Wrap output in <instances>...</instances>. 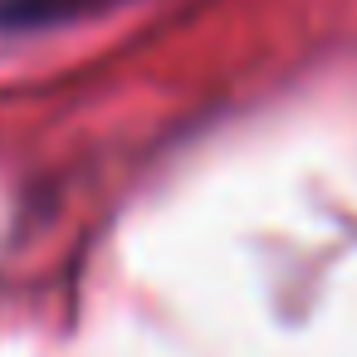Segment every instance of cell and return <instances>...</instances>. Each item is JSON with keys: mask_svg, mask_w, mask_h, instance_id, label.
I'll return each mask as SVG.
<instances>
[{"mask_svg": "<svg viewBox=\"0 0 357 357\" xmlns=\"http://www.w3.org/2000/svg\"><path fill=\"white\" fill-rule=\"evenodd\" d=\"M113 0H0V30H50L108 10Z\"/></svg>", "mask_w": 357, "mask_h": 357, "instance_id": "cell-1", "label": "cell"}]
</instances>
